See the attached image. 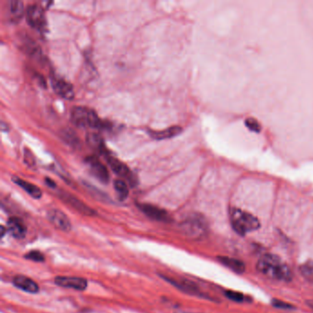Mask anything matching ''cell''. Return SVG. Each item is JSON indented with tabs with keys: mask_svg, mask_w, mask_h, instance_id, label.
I'll return each instance as SVG.
<instances>
[{
	"mask_svg": "<svg viewBox=\"0 0 313 313\" xmlns=\"http://www.w3.org/2000/svg\"><path fill=\"white\" fill-rule=\"evenodd\" d=\"M257 270L274 280L289 282L292 279L290 268L280 258L272 253H266L260 257L257 262Z\"/></svg>",
	"mask_w": 313,
	"mask_h": 313,
	"instance_id": "obj_1",
	"label": "cell"
},
{
	"mask_svg": "<svg viewBox=\"0 0 313 313\" xmlns=\"http://www.w3.org/2000/svg\"><path fill=\"white\" fill-rule=\"evenodd\" d=\"M230 221L232 229L240 235H246L261 227L257 218L252 213L238 207H232L230 210Z\"/></svg>",
	"mask_w": 313,
	"mask_h": 313,
	"instance_id": "obj_2",
	"label": "cell"
},
{
	"mask_svg": "<svg viewBox=\"0 0 313 313\" xmlns=\"http://www.w3.org/2000/svg\"><path fill=\"white\" fill-rule=\"evenodd\" d=\"M71 121L78 128H93L100 129L103 122L96 112L85 107L77 106L73 108L71 112Z\"/></svg>",
	"mask_w": 313,
	"mask_h": 313,
	"instance_id": "obj_3",
	"label": "cell"
},
{
	"mask_svg": "<svg viewBox=\"0 0 313 313\" xmlns=\"http://www.w3.org/2000/svg\"><path fill=\"white\" fill-rule=\"evenodd\" d=\"M180 229L185 236L191 239H200L207 232V223L200 214H192L182 222Z\"/></svg>",
	"mask_w": 313,
	"mask_h": 313,
	"instance_id": "obj_4",
	"label": "cell"
},
{
	"mask_svg": "<svg viewBox=\"0 0 313 313\" xmlns=\"http://www.w3.org/2000/svg\"><path fill=\"white\" fill-rule=\"evenodd\" d=\"M161 278L166 281L170 283L174 287L178 288L182 292L187 293L188 295L197 296L200 298H210L206 293L203 292L197 284L187 278H172L165 275H160Z\"/></svg>",
	"mask_w": 313,
	"mask_h": 313,
	"instance_id": "obj_5",
	"label": "cell"
},
{
	"mask_svg": "<svg viewBox=\"0 0 313 313\" xmlns=\"http://www.w3.org/2000/svg\"><path fill=\"white\" fill-rule=\"evenodd\" d=\"M107 162L109 166L111 167V170L114 172L116 175L120 176L122 178H125L127 181L130 183L131 187H135L137 185V178L133 176V174L130 171L129 167L125 164L117 159L116 157L112 156L111 154L107 153L105 155Z\"/></svg>",
	"mask_w": 313,
	"mask_h": 313,
	"instance_id": "obj_6",
	"label": "cell"
},
{
	"mask_svg": "<svg viewBox=\"0 0 313 313\" xmlns=\"http://www.w3.org/2000/svg\"><path fill=\"white\" fill-rule=\"evenodd\" d=\"M26 17L28 23L32 28L39 30L44 29L46 25L45 16L40 6L35 4L29 6L26 11Z\"/></svg>",
	"mask_w": 313,
	"mask_h": 313,
	"instance_id": "obj_7",
	"label": "cell"
},
{
	"mask_svg": "<svg viewBox=\"0 0 313 313\" xmlns=\"http://www.w3.org/2000/svg\"><path fill=\"white\" fill-rule=\"evenodd\" d=\"M59 197L63 201L68 204L70 207L75 208L76 212H79L83 215H86V216H95L96 214V212L91 208L90 207H88L86 204H85L84 202L78 199L77 197L73 196L70 193H67V192L61 191L59 193Z\"/></svg>",
	"mask_w": 313,
	"mask_h": 313,
	"instance_id": "obj_8",
	"label": "cell"
},
{
	"mask_svg": "<svg viewBox=\"0 0 313 313\" xmlns=\"http://www.w3.org/2000/svg\"><path fill=\"white\" fill-rule=\"evenodd\" d=\"M137 206L142 213L146 215L147 217L150 218L153 221L162 222H171V217L169 213L167 211H165L164 208L151 205V204H148V203H139L137 204Z\"/></svg>",
	"mask_w": 313,
	"mask_h": 313,
	"instance_id": "obj_9",
	"label": "cell"
},
{
	"mask_svg": "<svg viewBox=\"0 0 313 313\" xmlns=\"http://www.w3.org/2000/svg\"><path fill=\"white\" fill-rule=\"evenodd\" d=\"M47 218L55 227L62 232H70L72 230V224L69 218L67 217L64 212L57 208H51L47 212Z\"/></svg>",
	"mask_w": 313,
	"mask_h": 313,
	"instance_id": "obj_10",
	"label": "cell"
},
{
	"mask_svg": "<svg viewBox=\"0 0 313 313\" xmlns=\"http://www.w3.org/2000/svg\"><path fill=\"white\" fill-rule=\"evenodd\" d=\"M55 284L61 288H72L78 291H84L87 286L88 282L86 278H78V277H56L55 278Z\"/></svg>",
	"mask_w": 313,
	"mask_h": 313,
	"instance_id": "obj_11",
	"label": "cell"
},
{
	"mask_svg": "<svg viewBox=\"0 0 313 313\" xmlns=\"http://www.w3.org/2000/svg\"><path fill=\"white\" fill-rule=\"evenodd\" d=\"M51 86L54 88V90L56 92L58 96L71 100L75 97V91L74 87L71 85L69 82L57 76H53L51 77Z\"/></svg>",
	"mask_w": 313,
	"mask_h": 313,
	"instance_id": "obj_12",
	"label": "cell"
},
{
	"mask_svg": "<svg viewBox=\"0 0 313 313\" xmlns=\"http://www.w3.org/2000/svg\"><path fill=\"white\" fill-rule=\"evenodd\" d=\"M86 163L90 167L91 172L95 177L103 183H108L110 181V173L107 167L101 163L96 157H88L86 159Z\"/></svg>",
	"mask_w": 313,
	"mask_h": 313,
	"instance_id": "obj_13",
	"label": "cell"
},
{
	"mask_svg": "<svg viewBox=\"0 0 313 313\" xmlns=\"http://www.w3.org/2000/svg\"><path fill=\"white\" fill-rule=\"evenodd\" d=\"M7 230L10 234L18 240L24 239L27 234V227L24 222L18 217H11L7 223Z\"/></svg>",
	"mask_w": 313,
	"mask_h": 313,
	"instance_id": "obj_14",
	"label": "cell"
},
{
	"mask_svg": "<svg viewBox=\"0 0 313 313\" xmlns=\"http://www.w3.org/2000/svg\"><path fill=\"white\" fill-rule=\"evenodd\" d=\"M13 285L20 290L24 292L30 293V294H36L40 290L39 285L34 280H32L31 278H28L26 276H22V275H18L14 277Z\"/></svg>",
	"mask_w": 313,
	"mask_h": 313,
	"instance_id": "obj_15",
	"label": "cell"
},
{
	"mask_svg": "<svg viewBox=\"0 0 313 313\" xmlns=\"http://www.w3.org/2000/svg\"><path fill=\"white\" fill-rule=\"evenodd\" d=\"M12 180H13V182H14L15 184H17L19 187L23 188V189H24L30 196L33 197V198H40V197H41V196H42V193H41L40 187H38L37 186H35V185L31 184L30 182L25 181L24 179H22V178H20V177H13Z\"/></svg>",
	"mask_w": 313,
	"mask_h": 313,
	"instance_id": "obj_16",
	"label": "cell"
},
{
	"mask_svg": "<svg viewBox=\"0 0 313 313\" xmlns=\"http://www.w3.org/2000/svg\"><path fill=\"white\" fill-rule=\"evenodd\" d=\"M220 263H222L223 266L227 267L232 270L233 272L237 273V274H242L245 271V265L244 263L236 259V258L228 257V256H219L218 257Z\"/></svg>",
	"mask_w": 313,
	"mask_h": 313,
	"instance_id": "obj_17",
	"label": "cell"
},
{
	"mask_svg": "<svg viewBox=\"0 0 313 313\" xmlns=\"http://www.w3.org/2000/svg\"><path fill=\"white\" fill-rule=\"evenodd\" d=\"M86 141H87L88 145L93 150H95L97 152H100V153L104 154V155H106L107 153H108L106 147H105V144H104V141H103V139L101 138L99 134L94 133V132L88 133L86 135Z\"/></svg>",
	"mask_w": 313,
	"mask_h": 313,
	"instance_id": "obj_18",
	"label": "cell"
},
{
	"mask_svg": "<svg viewBox=\"0 0 313 313\" xmlns=\"http://www.w3.org/2000/svg\"><path fill=\"white\" fill-rule=\"evenodd\" d=\"M182 132V128L179 126H172L162 131H150V135L156 140H165L177 136Z\"/></svg>",
	"mask_w": 313,
	"mask_h": 313,
	"instance_id": "obj_19",
	"label": "cell"
},
{
	"mask_svg": "<svg viewBox=\"0 0 313 313\" xmlns=\"http://www.w3.org/2000/svg\"><path fill=\"white\" fill-rule=\"evenodd\" d=\"M24 7L20 0H12L9 2V13L10 19L13 21H19L23 15Z\"/></svg>",
	"mask_w": 313,
	"mask_h": 313,
	"instance_id": "obj_20",
	"label": "cell"
},
{
	"mask_svg": "<svg viewBox=\"0 0 313 313\" xmlns=\"http://www.w3.org/2000/svg\"><path fill=\"white\" fill-rule=\"evenodd\" d=\"M114 188L121 200L126 199L129 195V187H128L126 182L122 179H116L114 181Z\"/></svg>",
	"mask_w": 313,
	"mask_h": 313,
	"instance_id": "obj_21",
	"label": "cell"
},
{
	"mask_svg": "<svg viewBox=\"0 0 313 313\" xmlns=\"http://www.w3.org/2000/svg\"><path fill=\"white\" fill-rule=\"evenodd\" d=\"M299 272L307 281L313 284V261H308L301 265Z\"/></svg>",
	"mask_w": 313,
	"mask_h": 313,
	"instance_id": "obj_22",
	"label": "cell"
},
{
	"mask_svg": "<svg viewBox=\"0 0 313 313\" xmlns=\"http://www.w3.org/2000/svg\"><path fill=\"white\" fill-rule=\"evenodd\" d=\"M62 137L67 143H69L72 146L76 147L79 145V139L72 130L66 129L65 131H62Z\"/></svg>",
	"mask_w": 313,
	"mask_h": 313,
	"instance_id": "obj_23",
	"label": "cell"
},
{
	"mask_svg": "<svg viewBox=\"0 0 313 313\" xmlns=\"http://www.w3.org/2000/svg\"><path fill=\"white\" fill-rule=\"evenodd\" d=\"M26 50L27 53L31 56H34V57H39L40 56V49L39 46L36 44L34 41L30 40H28L25 43Z\"/></svg>",
	"mask_w": 313,
	"mask_h": 313,
	"instance_id": "obj_24",
	"label": "cell"
},
{
	"mask_svg": "<svg viewBox=\"0 0 313 313\" xmlns=\"http://www.w3.org/2000/svg\"><path fill=\"white\" fill-rule=\"evenodd\" d=\"M225 296L229 299H231L232 301H235V302H245L247 300V298L243 294L237 292V291H233V290L225 291Z\"/></svg>",
	"mask_w": 313,
	"mask_h": 313,
	"instance_id": "obj_25",
	"label": "cell"
},
{
	"mask_svg": "<svg viewBox=\"0 0 313 313\" xmlns=\"http://www.w3.org/2000/svg\"><path fill=\"white\" fill-rule=\"evenodd\" d=\"M24 257L28 260H31L33 262L42 263L44 262L45 260V256L42 254V252H40V251H37V250H33V251H30V252H27Z\"/></svg>",
	"mask_w": 313,
	"mask_h": 313,
	"instance_id": "obj_26",
	"label": "cell"
},
{
	"mask_svg": "<svg viewBox=\"0 0 313 313\" xmlns=\"http://www.w3.org/2000/svg\"><path fill=\"white\" fill-rule=\"evenodd\" d=\"M245 123H246V126H247L249 129H251L252 131H260V125H259V123H258L257 121H255V120H253V119H248V120H246V121H245Z\"/></svg>",
	"mask_w": 313,
	"mask_h": 313,
	"instance_id": "obj_27",
	"label": "cell"
},
{
	"mask_svg": "<svg viewBox=\"0 0 313 313\" xmlns=\"http://www.w3.org/2000/svg\"><path fill=\"white\" fill-rule=\"evenodd\" d=\"M24 161H25L26 164H27L29 167H32V166H34V164H35L32 153H31L30 151H27V150L24 151Z\"/></svg>",
	"mask_w": 313,
	"mask_h": 313,
	"instance_id": "obj_28",
	"label": "cell"
},
{
	"mask_svg": "<svg viewBox=\"0 0 313 313\" xmlns=\"http://www.w3.org/2000/svg\"><path fill=\"white\" fill-rule=\"evenodd\" d=\"M273 305L275 306V307H277V308H284V309H286V308H291V305H289L288 303L283 302V301H280V300H278V299H275L274 301H273Z\"/></svg>",
	"mask_w": 313,
	"mask_h": 313,
	"instance_id": "obj_29",
	"label": "cell"
},
{
	"mask_svg": "<svg viewBox=\"0 0 313 313\" xmlns=\"http://www.w3.org/2000/svg\"><path fill=\"white\" fill-rule=\"evenodd\" d=\"M45 183L48 187H53V188H56V183L53 181L51 179H50V178H48V177L45 178Z\"/></svg>",
	"mask_w": 313,
	"mask_h": 313,
	"instance_id": "obj_30",
	"label": "cell"
},
{
	"mask_svg": "<svg viewBox=\"0 0 313 313\" xmlns=\"http://www.w3.org/2000/svg\"><path fill=\"white\" fill-rule=\"evenodd\" d=\"M1 231H2V232H1V237H3L6 233L5 227L4 226H1Z\"/></svg>",
	"mask_w": 313,
	"mask_h": 313,
	"instance_id": "obj_31",
	"label": "cell"
},
{
	"mask_svg": "<svg viewBox=\"0 0 313 313\" xmlns=\"http://www.w3.org/2000/svg\"><path fill=\"white\" fill-rule=\"evenodd\" d=\"M177 313H193V312H186V311H182V312H177Z\"/></svg>",
	"mask_w": 313,
	"mask_h": 313,
	"instance_id": "obj_32",
	"label": "cell"
}]
</instances>
